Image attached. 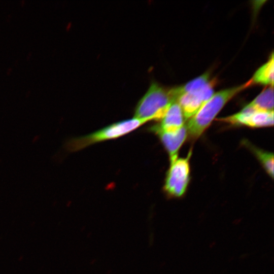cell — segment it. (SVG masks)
<instances>
[{"instance_id":"6da1fadb","label":"cell","mask_w":274,"mask_h":274,"mask_svg":"<svg viewBox=\"0 0 274 274\" xmlns=\"http://www.w3.org/2000/svg\"><path fill=\"white\" fill-rule=\"evenodd\" d=\"M253 84L251 79L239 86L222 90L214 93L198 112L188 120L186 125L188 136L192 140L200 137L227 102Z\"/></svg>"},{"instance_id":"7a4b0ae2","label":"cell","mask_w":274,"mask_h":274,"mask_svg":"<svg viewBox=\"0 0 274 274\" xmlns=\"http://www.w3.org/2000/svg\"><path fill=\"white\" fill-rule=\"evenodd\" d=\"M145 123V121L134 117L119 121L90 134L70 139L64 143V148L70 152L81 150L97 143L121 137L134 131Z\"/></svg>"},{"instance_id":"3957f363","label":"cell","mask_w":274,"mask_h":274,"mask_svg":"<svg viewBox=\"0 0 274 274\" xmlns=\"http://www.w3.org/2000/svg\"><path fill=\"white\" fill-rule=\"evenodd\" d=\"M174 102L169 89L153 83L137 104L134 117L146 122L160 121Z\"/></svg>"},{"instance_id":"277c9868","label":"cell","mask_w":274,"mask_h":274,"mask_svg":"<svg viewBox=\"0 0 274 274\" xmlns=\"http://www.w3.org/2000/svg\"><path fill=\"white\" fill-rule=\"evenodd\" d=\"M190 151L186 157L177 158L170 165L165 176L163 190L169 198H180L186 192L190 180Z\"/></svg>"},{"instance_id":"5b68a950","label":"cell","mask_w":274,"mask_h":274,"mask_svg":"<svg viewBox=\"0 0 274 274\" xmlns=\"http://www.w3.org/2000/svg\"><path fill=\"white\" fill-rule=\"evenodd\" d=\"M215 81L210 80L206 85L179 96L176 101L180 106L185 120L193 117L213 96Z\"/></svg>"},{"instance_id":"8992f818","label":"cell","mask_w":274,"mask_h":274,"mask_svg":"<svg viewBox=\"0 0 274 274\" xmlns=\"http://www.w3.org/2000/svg\"><path fill=\"white\" fill-rule=\"evenodd\" d=\"M218 120L235 126L252 128L269 127L273 125V111H252L245 107L239 112Z\"/></svg>"},{"instance_id":"52a82bcc","label":"cell","mask_w":274,"mask_h":274,"mask_svg":"<svg viewBox=\"0 0 274 274\" xmlns=\"http://www.w3.org/2000/svg\"><path fill=\"white\" fill-rule=\"evenodd\" d=\"M152 132L156 134L166 151L170 163L178 158V152L188 137L186 125L175 132H166L155 130Z\"/></svg>"},{"instance_id":"ba28073f","label":"cell","mask_w":274,"mask_h":274,"mask_svg":"<svg viewBox=\"0 0 274 274\" xmlns=\"http://www.w3.org/2000/svg\"><path fill=\"white\" fill-rule=\"evenodd\" d=\"M185 121L180 106L177 102H174L170 105L160 122L150 127L149 130L151 132L160 130L175 132L185 125Z\"/></svg>"},{"instance_id":"9c48e42d","label":"cell","mask_w":274,"mask_h":274,"mask_svg":"<svg viewBox=\"0 0 274 274\" xmlns=\"http://www.w3.org/2000/svg\"><path fill=\"white\" fill-rule=\"evenodd\" d=\"M252 111H273V86L264 89L254 100L245 107Z\"/></svg>"},{"instance_id":"30bf717a","label":"cell","mask_w":274,"mask_h":274,"mask_svg":"<svg viewBox=\"0 0 274 274\" xmlns=\"http://www.w3.org/2000/svg\"><path fill=\"white\" fill-rule=\"evenodd\" d=\"M244 146H246L256 156L261 164L266 173L271 179L273 178V154L272 153L260 149L249 141L245 140L243 142Z\"/></svg>"},{"instance_id":"8fae6325","label":"cell","mask_w":274,"mask_h":274,"mask_svg":"<svg viewBox=\"0 0 274 274\" xmlns=\"http://www.w3.org/2000/svg\"><path fill=\"white\" fill-rule=\"evenodd\" d=\"M274 60L271 53L268 61L254 73L251 80L254 83L273 86Z\"/></svg>"},{"instance_id":"7c38bea8","label":"cell","mask_w":274,"mask_h":274,"mask_svg":"<svg viewBox=\"0 0 274 274\" xmlns=\"http://www.w3.org/2000/svg\"><path fill=\"white\" fill-rule=\"evenodd\" d=\"M210 81L209 74H203L184 85L170 89V92L175 101H176L178 98L181 95L200 88Z\"/></svg>"}]
</instances>
